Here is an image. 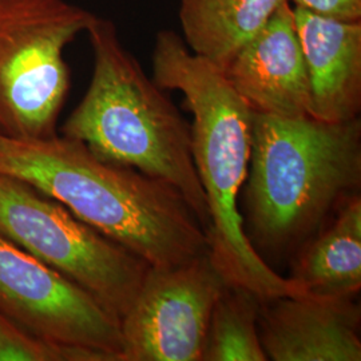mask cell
I'll list each match as a JSON object with an SVG mask.
<instances>
[{"label":"cell","mask_w":361,"mask_h":361,"mask_svg":"<svg viewBox=\"0 0 361 361\" xmlns=\"http://www.w3.org/2000/svg\"><path fill=\"white\" fill-rule=\"evenodd\" d=\"M0 174L56 200L153 268L209 253L205 228L176 188L104 161L65 135L13 140L0 134Z\"/></svg>","instance_id":"6da1fadb"},{"label":"cell","mask_w":361,"mask_h":361,"mask_svg":"<svg viewBox=\"0 0 361 361\" xmlns=\"http://www.w3.org/2000/svg\"><path fill=\"white\" fill-rule=\"evenodd\" d=\"M153 79L164 90L180 91L193 116L192 155L209 210V255L225 283L267 300L304 296L250 244L238 195L252 154L253 110L224 71L189 50L180 35L161 31L153 49Z\"/></svg>","instance_id":"7a4b0ae2"},{"label":"cell","mask_w":361,"mask_h":361,"mask_svg":"<svg viewBox=\"0 0 361 361\" xmlns=\"http://www.w3.org/2000/svg\"><path fill=\"white\" fill-rule=\"evenodd\" d=\"M360 185L359 116L326 122L253 113L243 219L257 253L304 245Z\"/></svg>","instance_id":"3957f363"},{"label":"cell","mask_w":361,"mask_h":361,"mask_svg":"<svg viewBox=\"0 0 361 361\" xmlns=\"http://www.w3.org/2000/svg\"><path fill=\"white\" fill-rule=\"evenodd\" d=\"M94 71L62 133L101 159L135 169L180 192L207 232L209 210L192 155L190 125L138 61L116 27L94 16L86 30Z\"/></svg>","instance_id":"277c9868"},{"label":"cell","mask_w":361,"mask_h":361,"mask_svg":"<svg viewBox=\"0 0 361 361\" xmlns=\"http://www.w3.org/2000/svg\"><path fill=\"white\" fill-rule=\"evenodd\" d=\"M0 235L122 319L150 265L25 180L0 174Z\"/></svg>","instance_id":"5b68a950"},{"label":"cell","mask_w":361,"mask_h":361,"mask_svg":"<svg viewBox=\"0 0 361 361\" xmlns=\"http://www.w3.org/2000/svg\"><path fill=\"white\" fill-rule=\"evenodd\" d=\"M94 16L66 0H0L1 135H55L70 87L63 50Z\"/></svg>","instance_id":"8992f818"},{"label":"cell","mask_w":361,"mask_h":361,"mask_svg":"<svg viewBox=\"0 0 361 361\" xmlns=\"http://www.w3.org/2000/svg\"><path fill=\"white\" fill-rule=\"evenodd\" d=\"M225 286L209 253L176 267H150L121 319L122 361H202Z\"/></svg>","instance_id":"52a82bcc"},{"label":"cell","mask_w":361,"mask_h":361,"mask_svg":"<svg viewBox=\"0 0 361 361\" xmlns=\"http://www.w3.org/2000/svg\"><path fill=\"white\" fill-rule=\"evenodd\" d=\"M0 313L31 335L107 352L122 361L121 319L1 235Z\"/></svg>","instance_id":"ba28073f"},{"label":"cell","mask_w":361,"mask_h":361,"mask_svg":"<svg viewBox=\"0 0 361 361\" xmlns=\"http://www.w3.org/2000/svg\"><path fill=\"white\" fill-rule=\"evenodd\" d=\"M361 310L355 297L261 300L258 334L271 361H360Z\"/></svg>","instance_id":"9c48e42d"},{"label":"cell","mask_w":361,"mask_h":361,"mask_svg":"<svg viewBox=\"0 0 361 361\" xmlns=\"http://www.w3.org/2000/svg\"><path fill=\"white\" fill-rule=\"evenodd\" d=\"M222 71L255 113L310 116V78L289 0L281 3Z\"/></svg>","instance_id":"30bf717a"},{"label":"cell","mask_w":361,"mask_h":361,"mask_svg":"<svg viewBox=\"0 0 361 361\" xmlns=\"http://www.w3.org/2000/svg\"><path fill=\"white\" fill-rule=\"evenodd\" d=\"M308 71L310 116L326 122L357 118L361 109V22H343L293 7Z\"/></svg>","instance_id":"8fae6325"},{"label":"cell","mask_w":361,"mask_h":361,"mask_svg":"<svg viewBox=\"0 0 361 361\" xmlns=\"http://www.w3.org/2000/svg\"><path fill=\"white\" fill-rule=\"evenodd\" d=\"M304 296L356 297L361 289V197H349L301 246L289 277Z\"/></svg>","instance_id":"7c38bea8"},{"label":"cell","mask_w":361,"mask_h":361,"mask_svg":"<svg viewBox=\"0 0 361 361\" xmlns=\"http://www.w3.org/2000/svg\"><path fill=\"white\" fill-rule=\"evenodd\" d=\"M284 0H180L190 51L224 70L235 52L268 23Z\"/></svg>","instance_id":"4fadbf2b"},{"label":"cell","mask_w":361,"mask_h":361,"mask_svg":"<svg viewBox=\"0 0 361 361\" xmlns=\"http://www.w3.org/2000/svg\"><path fill=\"white\" fill-rule=\"evenodd\" d=\"M259 297L226 284L212 312L202 361H267L258 334Z\"/></svg>","instance_id":"5bb4252c"},{"label":"cell","mask_w":361,"mask_h":361,"mask_svg":"<svg viewBox=\"0 0 361 361\" xmlns=\"http://www.w3.org/2000/svg\"><path fill=\"white\" fill-rule=\"evenodd\" d=\"M0 361H119L97 349L55 343L20 328L0 313Z\"/></svg>","instance_id":"9a60e30c"},{"label":"cell","mask_w":361,"mask_h":361,"mask_svg":"<svg viewBox=\"0 0 361 361\" xmlns=\"http://www.w3.org/2000/svg\"><path fill=\"white\" fill-rule=\"evenodd\" d=\"M293 7L324 18L361 22V0H289Z\"/></svg>","instance_id":"2e32d148"}]
</instances>
